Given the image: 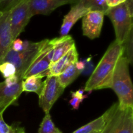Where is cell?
<instances>
[{
	"label": "cell",
	"mask_w": 133,
	"mask_h": 133,
	"mask_svg": "<svg viewBox=\"0 0 133 133\" xmlns=\"http://www.w3.org/2000/svg\"><path fill=\"white\" fill-rule=\"evenodd\" d=\"M123 55V45L115 40L109 45L87 81L84 91L91 92L96 90L110 88L116 64L118 59Z\"/></svg>",
	"instance_id": "cell-1"
},
{
	"label": "cell",
	"mask_w": 133,
	"mask_h": 133,
	"mask_svg": "<svg viewBox=\"0 0 133 133\" xmlns=\"http://www.w3.org/2000/svg\"><path fill=\"white\" fill-rule=\"evenodd\" d=\"M128 61L124 56L118 59L110 82V88L118 97V104L122 108L133 109V87L129 73Z\"/></svg>",
	"instance_id": "cell-2"
},
{
	"label": "cell",
	"mask_w": 133,
	"mask_h": 133,
	"mask_svg": "<svg viewBox=\"0 0 133 133\" xmlns=\"http://www.w3.org/2000/svg\"><path fill=\"white\" fill-rule=\"evenodd\" d=\"M48 42V39H45L38 42L24 41L23 43V48L19 51H14L10 48L3 62H8L14 65L16 71V75L19 78L23 79V75L27 70L36 59Z\"/></svg>",
	"instance_id": "cell-3"
},
{
	"label": "cell",
	"mask_w": 133,
	"mask_h": 133,
	"mask_svg": "<svg viewBox=\"0 0 133 133\" xmlns=\"http://www.w3.org/2000/svg\"><path fill=\"white\" fill-rule=\"evenodd\" d=\"M105 124L99 133H133V109L114 103L103 114Z\"/></svg>",
	"instance_id": "cell-4"
},
{
	"label": "cell",
	"mask_w": 133,
	"mask_h": 133,
	"mask_svg": "<svg viewBox=\"0 0 133 133\" xmlns=\"http://www.w3.org/2000/svg\"><path fill=\"white\" fill-rule=\"evenodd\" d=\"M111 20L116 34V40L123 44L133 29V0L109 8L105 12Z\"/></svg>",
	"instance_id": "cell-5"
},
{
	"label": "cell",
	"mask_w": 133,
	"mask_h": 133,
	"mask_svg": "<svg viewBox=\"0 0 133 133\" xmlns=\"http://www.w3.org/2000/svg\"><path fill=\"white\" fill-rule=\"evenodd\" d=\"M64 89L58 82L57 76L46 77L42 90L38 96L39 106L45 114L49 113L52 107L63 94Z\"/></svg>",
	"instance_id": "cell-6"
},
{
	"label": "cell",
	"mask_w": 133,
	"mask_h": 133,
	"mask_svg": "<svg viewBox=\"0 0 133 133\" xmlns=\"http://www.w3.org/2000/svg\"><path fill=\"white\" fill-rule=\"evenodd\" d=\"M31 18L29 0H22L10 10V31L13 40L23 32Z\"/></svg>",
	"instance_id": "cell-7"
},
{
	"label": "cell",
	"mask_w": 133,
	"mask_h": 133,
	"mask_svg": "<svg viewBox=\"0 0 133 133\" xmlns=\"http://www.w3.org/2000/svg\"><path fill=\"white\" fill-rule=\"evenodd\" d=\"M105 14L96 10H89L84 16L82 21L83 35L90 39L97 38L100 36Z\"/></svg>",
	"instance_id": "cell-8"
},
{
	"label": "cell",
	"mask_w": 133,
	"mask_h": 133,
	"mask_svg": "<svg viewBox=\"0 0 133 133\" xmlns=\"http://www.w3.org/2000/svg\"><path fill=\"white\" fill-rule=\"evenodd\" d=\"M51 47L49 40H48L46 45L44 46L23 75V79L31 76H36L42 79L44 77L48 76V70L51 64L50 59L48 57V53Z\"/></svg>",
	"instance_id": "cell-9"
},
{
	"label": "cell",
	"mask_w": 133,
	"mask_h": 133,
	"mask_svg": "<svg viewBox=\"0 0 133 133\" xmlns=\"http://www.w3.org/2000/svg\"><path fill=\"white\" fill-rule=\"evenodd\" d=\"M13 40L10 25V10L0 11V64L10 49Z\"/></svg>",
	"instance_id": "cell-10"
},
{
	"label": "cell",
	"mask_w": 133,
	"mask_h": 133,
	"mask_svg": "<svg viewBox=\"0 0 133 133\" xmlns=\"http://www.w3.org/2000/svg\"><path fill=\"white\" fill-rule=\"evenodd\" d=\"M77 2L78 0H29L30 12L32 17L38 14L49 15L59 6Z\"/></svg>",
	"instance_id": "cell-11"
},
{
	"label": "cell",
	"mask_w": 133,
	"mask_h": 133,
	"mask_svg": "<svg viewBox=\"0 0 133 133\" xmlns=\"http://www.w3.org/2000/svg\"><path fill=\"white\" fill-rule=\"evenodd\" d=\"M22 81L19 80L12 86L6 85L5 83H0V108L6 109L10 105H14L22 93Z\"/></svg>",
	"instance_id": "cell-12"
},
{
	"label": "cell",
	"mask_w": 133,
	"mask_h": 133,
	"mask_svg": "<svg viewBox=\"0 0 133 133\" xmlns=\"http://www.w3.org/2000/svg\"><path fill=\"white\" fill-rule=\"evenodd\" d=\"M89 10V9L79 3L72 5L69 12L64 17L62 26L60 30L61 36L68 35L69 32L75 23L83 18Z\"/></svg>",
	"instance_id": "cell-13"
},
{
	"label": "cell",
	"mask_w": 133,
	"mask_h": 133,
	"mask_svg": "<svg viewBox=\"0 0 133 133\" xmlns=\"http://www.w3.org/2000/svg\"><path fill=\"white\" fill-rule=\"evenodd\" d=\"M78 53L76 46H74L63 57L49 65L48 76H58L66 68L78 61Z\"/></svg>",
	"instance_id": "cell-14"
},
{
	"label": "cell",
	"mask_w": 133,
	"mask_h": 133,
	"mask_svg": "<svg viewBox=\"0 0 133 133\" xmlns=\"http://www.w3.org/2000/svg\"><path fill=\"white\" fill-rule=\"evenodd\" d=\"M49 42L52 45L53 51L51 64L58 61L75 45V41L70 35L55 38L49 40Z\"/></svg>",
	"instance_id": "cell-15"
},
{
	"label": "cell",
	"mask_w": 133,
	"mask_h": 133,
	"mask_svg": "<svg viewBox=\"0 0 133 133\" xmlns=\"http://www.w3.org/2000/svg\"><path fill=\"white\" fill-rule=\"evenodd\" d=\"M81 74V71L77 68L75 63L66 68L63 72L58 75L57 77L61 85L63 88H66L68 86L71 84Z\"/></svg>",
	"instance_id": "cell-16"
},
{
	"label": "cell",
	"mask_w": 133,
	"mask_h": 133,
	"mask_svg": "<svg viewBox=\"0 0 133 133\" xmlns=\"http://www.w3.org/2000/svg\"><path fill=\"white\" fill-rule=\"evenodd\" d=\"M43 85L44 82L42 81V78L36 76L29 77L22 81V92H35L39 96Z\"/></svg>",
	"instance_id": "cell-17"
},
{
	"label": "cell",
	"mask_w": 133,
	"mask_h": 133,
	"mask_svg": "<svg viewBox=\"0 0 133 133\" xmlns=\"http://www.w3.org/2000/svg\"><path fill=\"white\" fill-rule=\"evenodd\" d=\"M105 124L103 115L95 119L90 123L82 126L72 133H95L99 132L102 130Z\"/></svg>",
	"instance_id": "cell-18"
},
{
	"label": "cell",
	"mask_w": 133,
	"mask_h": 133,
	"mask_svg": "<svg viewBox=\"0 0 133 133\" xmlns=\"http://www.w3.org/2000/svg\"><path fill=\"white\" fill-rule=\"evenodd\" d=\"M38 133H62L54 124L49 113H46L39 127Z\"/></svg>",
	"instance_id": "cell-19"
},
{
	"label": "cell",
	"mask_w": 133,
	"mask_h": 133,
	"mask_svg": "<svg viewBox=\"0 0 133 133\" xmlns=\"http://www.w3.org/2000/svg\"><path fill=\"white\" fill-rule=\"evenodd\" d=\"M122 45L123 48V56L127 58L129 63L132 64L133 61V29Z\"/></svg>",
	"instance_id": "cell-20"
},
{
	"label": "cell",
	"mask_w": 133,
	"mask_h": 133,
	"mask_svg": "<svg viewBox=\"0 0 133 133\" xmlns=\"http://www.w3.org/2000/svg\"><path fill=\"white\" fill-rule=\"evenodd\" d=\"M84 90H79L76 92H71V99L70 100V104L75 110L79 109V105L83 102V99L87 97V95H84Z\"/></svg>",
	"instance_id": "cell-21"
},
{
	"label": "cell",
	"mask_w": 133,
	"mask_h": 133,
	"mask_svg": "<svg viewBox=\"0 0 133 133\" xmlns=\"http://www.w3.org/2000/svg\"><path fill=\"white\" fill-rule=\"evenodd\" d=\"M4 111H1L0 112V133H19L23 128L20 127H15L12 125H9L5 122L3 117V114Z\"/></svg>",
	"instance_id": "cell-22"
},
{
	"label": "cell",
	"mask_w": 133,
	"mask_h": 133,
	"mask_svg": "<svg viewBox=\"0 0 133 133\" xmlns=\"http://www.w3.org/2000/svg\"><path fill=\"white\" fill-rule=\"evenodd\" d=\"M16 68L13 64L8 62L0 64V73L5 79L16 75Z\"/></svg>",
	"instance_id": "cell-23"
},
{
	"label": "cell",
	"mask_w": 133,
	"mask_h": 133,
	"mask_svg": "<svg viewBox=\"0 0 133 133\" xmlns=\"http://www.w3.org/2000/svg\"><path fill=\"white\" fill-rule=\"evenodd\" d=\"M108 9L109 6L107 5L106 0H92L89 9L90 10L102 12L105 14Z\"/></svg>",
	"instance_id": "cell-24"
},
{
	"label": "cell",
	"mask_w": 133,
	"mask_h": 133,
	"mask_svg": "<svg viewBox=\"0 0 133 133\" xmlns=\"http://www.w3.org/2000/svg\"><path fill=\"white\" fill-rule=\"evenodd\" d=\"M20 1L22 0H0V11H9Z\"/></svg>",
	"instance_id": "cell-25"
},
{
	"label": "cell",
	"mask_w": 133,
	"mask_h": 133,
	"mask_svg": "<svg viewBox=\"0 0 133 133\" xmlns=\"http://www.w3.org/2000/svg\"><path fill=\"white\" fill-rule=\"evenodd\" d=\"M23 41H22L21 39L17 38L16 39H15V40L12 41L10 48L12 50H14V51H19L23 48Z\"/></svg>",
	"instance_id": "cell-26"
},
{
	"label": "cell",
	"mask_w": 133,
	"mask_h": 133,
	"mask_svg": "<svg viewBox=\"0 0 133 133\" xmlns=\"http://www.w3.org/2000/svg\"><path fill=\"white\" fill-rule=\"evenodd\" d=\"M21 79H20V78L18 77L16 75H15L5 79L4 83L6 84V85L10 87V86L14 85V84H16V83H18L19 80H21Z\"/></svg>",
	"instance_id": "cell-27"
},
{
	"label": "cell",
	"mask_w": 133,
	"mask_h": 133,
	"mask_svg": "<svg viewBox=\"0 0 133 133\" xmlns=\"http://www.w3.org/2000/svg\"><path fill=\"white\" fill-rule=\"evenodd\" d=\"M84 64H85V66H84V69L82 73H84V74H90L93 69V64H92V61H91V57L86 60V62H84Z\"/></svg>",
	"instance_id": "cell-28"
},
{
	"label": "cell",
	"mask_w": 133,
	"mask_h": 133,
	"mask_svg": "<svg viewBox=\"0 0 133 133\" xmlns=\"http://www.w3.org/2000/svg\"><path fill=\"white\" fill-rule=\"evenodd\" d=\"M126 0H106V2L109 8H111L123 3Z\"/></svg>",
	"instance_id": "cell-29"
},
{
	"label": "cell",
	"mask_w": 133,
	"mask_h": 133,
	"mask_svg": "<svg viewBox=\"0 0 133 133\" xmlns=\"http://www.w3.org/2000/svg\"><path fill=\"white\" fill-rule=\"evenodd\" d=\"M92 1V0H78L77 3H81V5H83V6H85L86 8H87V9H89Z\"/></svg>",
	"instance_id": "cell-30"
},
{
	"label": "cell",
	"mask_w": 133,
	"mask_h": 133,
	"mask_svg": "<svg viewBox=\"0 0 133 133\" xmlns=\"http://www.w3.org/2000/svg\"><path fill=\"white\" fill-rule=\"evenodd\" d=\"M75 65H76L77 68L79 71H81V74H82L83 70L84 69V66H85L84 62H83V61H77V62L75 63Z\"/></svg>",
	"instance_id": "cell-31"
},
{
	"label": "cell",
	"mask_w": 133,
	"mask_h": 133,
	"mask_svg": "<svg viewBox=\"0 0 133 133\" xmlns=\"http://www.w3.org/2000/svg\"><path fill=\"white\" fill-rule=\"evenodd\" d=\"M19 133H26V132H25V131H24V129H23V130H22V131H20V132H19Z\"/></svg>",
	"instance_id": "cell-32"
},
{
	"label": "cell",
	"mask_w": 133,
	"mask_h": 133,
	"mask_svg": "<svg viewBox=\"0 0 133 133\" xmlns=\"http://www.w3.org/2000/svg\"><path fill=\"white\" fill-rule=\"evenodd\" d=\"M5 110V109H1V108H0V111H1V110Z\"/></svg>",
	"instance_id": "cell-33"
},
{
	"label": "cell",
	"mask_w": 133,
	"mask_h": 133,
	"mask_svg": "<svg viewBox=\"0 0 133 133\" xmlns=\"http://www.w3.org/2000/svg\"><path fill=\"white\" fill-rule=\"evenodd\" d=\"M5 110H1V111H0V112H1V111H5Z\"/></svg>",
	"instance_id": "cell-34"
},
{
	"label": "cell",
	"mask_w": 133,
	"mask_h": 133,
	"mask_svg": "<svg viewBox=\"0 0 133 133\" xmlns=\"http://www.w3.org/2000/svg\"><path fill=\"white\" fill-rule=\"evenodd\" d=\"M95 133H99V132H95Z\"/></svg>",
	"instance_id": "cell-35"
}]
</instances>
